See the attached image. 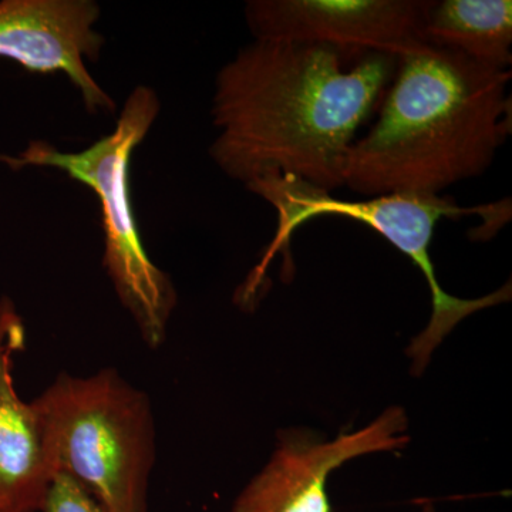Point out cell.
<instances>
[{
  "label": "cell",
  "instance_id": "1",
  "mask_svg": "<svg viewBox=\"0 0 512 512\" xmlns=\"http://www.w3.org/2000/svg\"><path fill=\"white\" fill-rule=\"evenodd\" d=\"M397 57L312 43L255 40L217 77L212 117L218 167L245 185L291 177L343 187L357 128L379 107Z\"/></svg>",
  "mask_w": 512,
  "mask_h": 512
},
{
  "label": "cell",
  "instance_id": "2",
  "mask_svg": "<svg viewBox=\"0 0 512 512\" xmlns=\"http://www.w3.org/2000/svg\"><path fill=\"white\" fill-rule=\"evenodd\" d=\"M510 80V70L417 43L397 57L375 126L350 147L345 187L441 194L484 174L511 133Z\"/></svg>",
  "mask_w": 512,
  "mask_h": 512
},
{
  "label": "cell",
  "instance_id": "3",
  "mask_svg": "<svg viewBox=\"0 0 512 512\" xmlns=\"http://www.w3.org/2000/svg\"><path fill=\"white\" fill-rule=\"evenodd\" d=\"M32 404L53 476L72 477L107 512H148L157 431L144 390L113 367L60 372Z\"/></svg>",
  "mask_w": 512,
  "mask_h": 512
},
{
  "label": "cell",
  "instance_id": "4",
  "mask_svg": "<svg viewBox=\"0 0 512 512\" xmlns=\"http://www.w3.org/2000/svg\"><path fill=\"white\" fill-rule=\"evenodd\" d=\"M248 190L268 201L278 214V231L261 262L249 274L241 291L249 298L258 296L264 282L266 269L278 252L288 249L293 232L312 218L336 215L363 222L386 238L393 247L403 252L426 278L433 302L429 325L416 336L406 350L412 359V375L421 376L429 366L431 356L443 340L456 329L461 320L481 309L504 303L511 299V284L484 298L458 299L441 288L430 245L434 228L441 218L480 215L487 224L491 237L497 234L511 218V201L497 204L460 207L450 197L421 192H397L379 195L365 201H345L333 198L330 192L312 187L291 177H268L247 185Z\"/></svg>",
  "mask_w": 512,
  "mask_h": 512
},
{
  "label": "cell",
  "instance_id": "5",
  "mask_svg": "<svg viewBox=\"0 0 512 512\" xmlns=\"http://www.w3.org/2000/svg\"><path fill=\"white\" fill-rule=\"evenodd\" d=\"M160 103L156 93L138 86L128 96L117 126L80 153H60L37 141L13 161L18 165H45L66 171L89 185L103 212L104 268L121 305L136 322L141 339L157 350L167 339L168 322L177 305L170 276L147 255L134 217L130 197V160L156 120Z\"/></svg>",
  "mask_w": 512,
  "mask_h": 512
},
{
  "label": "cell",
  "instance_id": "6",
  "mask_svg": "<svg viewBox=\"0 0 512 512\" xmlns=\"http://www.w3.org/2000/svg\"><path fill=\"white\" fill-rule=\"evenodd\" d=\"M406 410L392 406L363 429L328 440L311 429L278 431L274 454L238 495L231 512H333L328 480L353 458L409 444Z\"/></svg>",
  "mask_w": 512,
  "mask_h": 512
},
{
  "label": "cell",
  "instance_id": "7",
  "mask_svg": "<svg viewBox=\"0 0 512 512\" xmlns=\"http://www.w3.org/2000/svg\"><path fill=\"white\" fill-rule=\"evenodd\" d=\"M427 5L420 0H252L245 16L256 40L399 57L423 42Z\"/></svg>",
  "mask_w": 512,
  "mask_h": 512
},
{
  "label": "cell",
  "instance_id": "8",
  "mask_svg": "<svg viewBox=\"0 0 512 512\" xmlns=\"http://www.w3.org/2000/svg\"><path fill=\"white\" fill-rule=\"evenodd\" d=\"M97 19L99 8L87 0H5L0 2V57L30 72H63L87 109L113 111V100L86 67L104 43L93 29Z\"/></svg>",
  "mask_w": 512,
  "mask_h": 512
},
{
  "label": "cell",
  "instance_id": "9",
  "mask_svg": "<svg viewBox=\"0 0 512 512\" xmlns=\"http://www.w3.org/2000/svg\"><path fill=\"white\" fill-rule=\"evenodd\" d=\"M26 349V326L8 298L0 301V512H40L53 473L32 402L16 390L13 367Z\"/></svg>",
  "mask_w": 512,
  "mask_h": 512
},
{
  "label": "cell",
  "instance_id": "10",
  "mask_svg": "<svg viewBox=\"0 0 512 512\" xmlns=\"http://www.w3.org/2000/svg\"><path fill=\"white\" fill-rule=\"evenodd\" d=\"M420 36L427 45L454 50L493 69L508 70L512 62V2H429Z\"/></svg>",
  "mask_w": 512,
  "mask_h": 512
},
{
  "label": "cell",
  "instance_id": "11",
  "mask_svg": "<svg viewBox=\"0 0 512 512\" xmlns=\"http://www.w3.org/2000/svg\"><path fill=\"white\" fill-rule=\"evenodd\" d=\"M40 512H107L94 497L66 474L56 473Z\"/></svg>",
  "mask_w": 512,
  "mask_h": 512
},
{
  "label": "cell",
  "instance_id": "12",
  "mask_svg": "<svg viewBox=\"0 0 512 512\" xmlns=\"http://www.w3.org/2000/svg\"><path fill=\"white\" fill-rule=\"evenodd\" d=\"M421 512H436V510H434L433 504L426 503V504H424L423 510H421Z\"/></svg>",
  "mask_w": 512,
  "mask_h": 512
}]
</instances>
